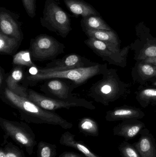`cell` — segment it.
<instances>
[{
  "label": "cell",
  "instance_id": "1",
  "mask_svg": "<svg viewBox=\"0 0 156 157\" xmlns=\"http://www.w3.org/2000/svg\"><path fill=\"white\" fill-rule=\"evenodd\" d=\"M1 100L19 113L20 120L27 123L58 125L71 129L73 124L53 111L44 109L26 98L20 97L5 86L0 89Z\"/></svg>",
  "mask_w": 156,
  "mask_h": 157
},
{
  "label": "cell",
  "instance_id": "2",
  "mask_svg": "<svg viewBox=\"0 0 156 157\" xmlns=\"http://www.w3.org/2000/svg\"><path fill=\"white\" fill-rule=\"evenodd\" d=\"M37 72L34 74L25 73L22 85L27 87L34 86L39 82L51 78L68 79L74 82L77 86H82L89 79L105 71L104 65L97 63L93 66L85 68L60 71H49L37 67Z\"/></svg>",
  "mask_w": 156,
  "mask_h": 157
},
{
  "label": "cell",
  "instance_id": "3",
  "mask_svg": "<svg viewBox=\"0 0 156 157\" xmlns=\"http://www.w3.org/2000/svg\"><path fill=\"white\" fill-rule=\"evenodd\" d=\"M40 20L42 26L63 38L72 30L70 16L55 0H46Z\"/></svg>",
  "mask_w": 156,
  "mask_h": 157
},
{
  "label": "cell",
  "instance_id": "4",
  "mask_svg": "<svg viewBox=\"0 0 156 157\" xmlns=\"http://www.w3.org/2000/svg\"><path fill=\"white\" fill-rule=\"evenodd\" d=\"M0 126L5 133V137H11L21 147H24L28 155H32L37 142L34 132L26 123L0 117Z\"/></svg>",
  "mask_w": 156,
  "mask_h": 157
},
{
  "label": "cell",
  "instance_id": "5",
  "mask_svg": "<svg viewBox=\"0 0 156 157\" xmlns=\"http://www.w3.org/2000/svg\"><path fill=\"white\" fill-rule=\"evenodd\" d=\"M65 48L64 44L52 36L40 34L31 39L29 50L33 61L43 62L56 59Z\"/></svg>",
  "mask_w": 156,
  "mask_h": 157
},
{
  "label": "cell",
  "instance_id": "6",
  "mask_svg": "<svg viewBox=\"0 0 156 157\" xmlns=\"http://www.w3.org/2000/svg\"><path fill=\"white\" fill-rule=\"evenodd\" d=\"M27 99L44 109L50 111L62 109H69L74 107H81L90 110L95 109L92 102L85 99L74 96L65 99L54 98L44 96L31 89H27Z\"/></svg>",
  "mask_w": 156,
  "mask_h": 157
},
{
  "label": "cell",
  "instance_id": "7",
  "mask_svg": "<svg viewBox=\"0 0 156 157\" xmlns=\"http://www.w3.org/2000/svg\"><path fill=\"white\" fill-rule=\"evenodd\" d=\"M44 81L40 86V90L46 96L54 98H68L74 96L72 91L78 87L74 82L68 79L54 78Z\"/></svg>",
  "mask_w": 156,
  "mask_h": 157
},
{
  "label": "cell",
  "instance_id": "8",
  "mask_svg": "<svg viewBox=\"0 0 156 157\" xmlns=\"http://www.w3.org/2000/svg\"><path fill=\"white\" fill-rule=\"evenodd\" d=\"M103 78L93 84L89 90L88 95L97 102L106 104L118 91L117 83L108 73Z\"/></svg>",
  "mask_w": 156,
  "mask_h": 157
},
{
  "label": "cell",
  "instance_id": "9",
  "mask_svg": "<svg viewBox=\"0 0 156 157\" xmlns=\"http://www.w3.org/2000/svg\"><path fill=\"white\" fill-rule=\"evenodd\" d=\"M19 14L7 10L4 7L0 8V32L15 38L22 43L24 39L22 31V22L18 20Z\"/></svg>",
  "mask_w": 156,
  "mask_h": 157
},
{
  "label": "cell",
  "instance_id": "10",
  "mask_svg": "<svg viewBox=\"0 0 156 157\" xmlns=\"http://www.w3.org/2000/svg\"><path fill=\"white\" fill-rule=\"evenodd\" d=\"M96 64L92 62L84 56L76 53H71L66 55L61 59L53 60L47 63L45 67H40L46 71H60L85 68Z\"/></svg>",
  "mask_w": 156,
  "mask_h": 157
},
{
  "label": "cell",
  "instance_id": "11",
  "mask_svg": "<svg viewBox=\"0 0 156 157\" xmlns=\"http://www.w3.org/2000/svg\"><path fill=\"white\" fill-rule=\"evenodd\" d=\"M84 43L95 54L103 59H115L118 55L121 54L120 46L103 42L93 38H88L84 40Z\"/></svg>",
  "mask_w": 156,
  "mask_h": 157
},
{
  "label": "cell",
  "instance_id": "12",
  "mask_svg": "<svg viewBox=\"0 0 156 157\" xmlns=\"http://www.w3.org/2000/svg\"><path fill=\"white\" fill-rule=\"evenodd\" d=\"M24 67L20 66L13 67L10 72L8 73L5 86L15 94L27 98L28 88L20 84L24 77Z\"/></svg>",
  "mask_w": 156,
  "mask_h": 157
},
{
  "label": "cell",
  "instance_id": "13",
  "mask_svg": "<svg viewBox=\"0 0 156 157\" xmlns=\"http://www.w3.org/2000/svg\"><path fill=\"white\" fill-rule=\"evenodd\" d=\"M69 10L76 16L81 15L82 17L90 15L100 16L96 9L84 0H64Z\"/></svg>",
  "mask_w": 156,
  "mask_h": 157
},
{
  "label": "cell",
  "instance_id": "14",
  "mask_svg": "<svg viewBox=\"0 0 156 157\" xmlns=\"http://www.w3.org/2000/svg\"><path fill=\"white\" fill-rule=\"evenodd\" d=\"M75 136L70 132H65L61 135L60 143L62 145L78 150L86 157H100L94 154L83 142L76 141Z\"/></svg>",
  "mask_w": 156,
  "mask_h": 157
},
{
  "label": "cell",
  "instance_id": "15",
  "mask_svg": "<svg viewBox=\"0 0 156 157\" xmlns=\"http://www.w3.org/2000/svg\"><path fill=\"white\" fill-rule=\"evenodd\" d=\"M81 25L83 31L87 30H112L100 16L90 15L82 17Z\"/></svg>",
  "mask_w": 156,
  "mask_h": 157
},
{
  "label": "cell",
  "instance_id": "16",
  "mask_svg": "<svg viewBox=\"0 0 156 157\" xmlns=\"http://www.w3.org/2000/svg\"><path fill=\"white\" fill-rule=\"evenodd\" d=\"M21 43L15 38L0 32V54L13 55L17 51Z\"/></svg>",
  "mask_w": 156,
  "mask_h": 157
},
{
  "label": "cell",
  "instance_id": "17",
  "mask_svg": "<svg viewBox=\"0 0 156 157\" xmlns=\"http://www.w3.org/2000/svg\"><path fill=\"white\" fill-rule=\"evenodd\" d=\"M83 32L88 38H93L103 42L120 46L118 37L112 30H87Z\"/></svg>",
  "mask_w": 156,
  "mask_h": 157
},
{
  "label": "cell",
  "instance_id": "18",
  "mask_svg": "<svg viewBox=\"0 0 156 157\" xmlns=\"http://www.w3.org/2000/svg\"><path fill=\"white\" fill-rule=\"evenodd\" d=\"M29 50H23L16 53L13 56V67L22 66L28 68H36L37 66L33 62Z\"/></svg>",
  "mask_w": 156,
  "mask_h": 157
},
{
  "label": "cell",
  "instance_id": "19",
  "mask_svg": "<svg viewBox=\"0 0 156 157\" xmlns=\"http://www.w3.org/2000/svg\"><path fill=\"white\" fill-rule=\"evenodd\" d=\"M80 132L86 136H98L99 127L97 122L89 117H84L80 120L78 123Z\"/></svg>",
  "mask_w": 156,
  "mask_h": 157
},
{
  "label": "cell",
  "instance_id": "20",
  "mask_svg": "<svg viewBox=\"0 0 156 157\" xmlns=\"http://www.w3.org/2000/svg\"><path fill=\"white\" fill-rule=\"evenodd\" d=\"M136 147L142 157H155L154 147L148 137H142L136 144Z\"/></svg>",
  "mask_w": 156,
  "mask_h": 157
},
{
  "label": "cell",
  "instance_id": "21",
  "mask_svg": "<svg viewBox=\"0 0 156 157\" xmlns=\"http://www.w3.org/2000/svg\"><path fill=\"white\" fill-rule=\"evenodd\" d=\"M139 115L137 110L132 109H116L110 112L107 114V120H121V119H131L136 118Z\"/></svg>",
  "mask_w": 156,
  "mask_h": 157
},
{
  "label": "cell",
  "instance_id": "22",
  "mask_svg": "<svg viewBox=\"0 0 156 157\" xmlns=\"http://www.w3.org/2000/svg\"><path fill=\"white\" fill-rule=\"evenodd\" d=\"M37 147V157H55L56 156V145L41 141Z\"/></svg>",
  "mask_w": 156,
  "mask_h": 157
},
{
  "label": "cell",
  "instance_id": "23",
  "mask_svg": "<svg viewBox=\"0 0 156 157\" xmlns=\"http://www.w3.org/2000/svg\"><path fill=\"white\" fill-rule=\"evenodd\" d=\"M142 127L143 125L141 124L124 125L119 132L118 135L127 139H130L136 136Z\"/></svg>",
  "mask_w": 156,
  "mask_h": 157
},
{
  "label": "cell",
  "instance_id": "24",
  "mask_svg": "<svg viewBox=\"0 0 156 157\" xmlns=\"http://www.w3.org/2000/svg\"><path fill=\"white\" fill-rule=\"evenodd\" d=\"M138 71L140 75L145 78L156 77V65L144 63L138 66Z\"/></svg>",
  "mask_w": 156,
  "mask_h": 157
},
{
  "label": "cell",
  "instance_id": "25",
  "mask_svg": "<svg viewBox=\"0 0 156 157\" xmlns=\"http://www.w3.org/2000/svg\"><path fill=\"white\" fill-rule=\"evenodd\" d=\"M3 148L6 157H26L23 150L12 143H7Z\"/></svg>",
  "mask_w": 156,
  "mask_h": 157
},
{
  "label": "cell",
  "instance_id": "26",
  "mask_svg": "<svg viewBox=\"0 0 156 157\" xmlns=\"http://www.w3.org/2000/svg\"><path fill=\"white\" fill-rule=\"evenodd\" d=\"M27 13L31 18L34 17L36 11V0H22Z\"/></svg>",
  "mask_w": 156,
  "mask_h": 157
},
{
  "label": "cell",
  "instance_id": "27",
  "mask_svg": "<svg viewBox=\"0 0 156 157\" xmlns=\"http://www.w3.org/2000/svg\"><path fill=\"white\" fill-rule=\"evenodd\" d=\"M156 45H148L145 47L139 55L138 59L144 60L148 58H156Z\"/></svg>",
  "mask_w": 156,
  "mask_h": 157
},
{
  "label": "cell",
  "instance_id": "28",
  "mask_svg": "<svg viewBox=\"0 0 156 157\" xmlns=\"http://www.w3.org/2000/svg\"><path fill=\"white\" fill-rule=\"evenodd\" d=\"M140 98L144 100H156V89H147L141 91Z\"/></svg>",
  "mask_w": 156,
  "mask_h": 157
},
{
  "label": "cell",
  "instance_id": "29",
  "mask_svg": "<svg viewBox=\"0 0 156 157\" xmlns=\"http://www.w3.org/2000/svg\"><path fill=\"white\" fill-rule=\"evenodd\" d=\"M121 151L124 157H140L136 150L129 145L122 147Z\"/></svg>",
  "mask_w": 156,
  "mask_h": 157
},
{
  "label": "cell",
  "instance_id": "30",
  "mask_svg": "<svg viewBox=\"0 0 156 157\" xmlns=\"http://www.w3.org/2000/svg\"><path fill=\"white\" fill-rule=\"evenodd\" d=\"M8 76V74H6L4 69L0 66V89L2 88L5 86V80Z\"/></svg>",
  "mask_w": 156,
  "mask_h": 157
},
{
  "label": "cell",
  "instance_id": "31",
  "mask_svg": "<svg viewBox=\"0 0 156 157\" xmlns=\"http://www.w3.org/2000/svg\"><path fill=\"white\" fill-rule=\"evenodd\" d=\"M59 157H86L83 154H77L74 152H65L61 154Z\"/></svg>",
  "mask_w": 156,
  "mask_h": 157
},
{
  "label": "cell",
  "instance_id": "32",
  "mask_svg": "<svg viewBox=\"0 0 156 157\" xmlns=\"http://www.w3.org/2000/svg\"><path fill=\"white\" fill-rule=\"evenodd\" d=\"M144 62L147 63L156 65V58H148V59L144 60Z\"/></svg>",
  "mask_w": 156,
  "mask_h": 157
},
{
  "label": "cell",
  "instance_id": "33",
  "mask_svg": "<svg viewBox=\"0 0 156 157\" xmlns=\"http://www.w3.org/2000/svg\"><path fill=\"white\" fill-rule=\"evenodd\" d=\"M0 157H6L3 147H1L0 148Z\"/></svg>",
  "mask_w": 156,
  "mask_h": 157
},
{
  "label": "cell",
  "instance_id": "34",
  "mask_svg": "<svg viewBox=\"0 0 156 157\" xmlns=\"http://www.w3.org/2000/svg\"><path fill=\"white\" fill-rule=\"evenodd\" d=\"M154 85H155V86H156V81L154 83Z\"/></svg>",
  "mask_w": 156,
  "mask_h": 157
}]
</instances>
